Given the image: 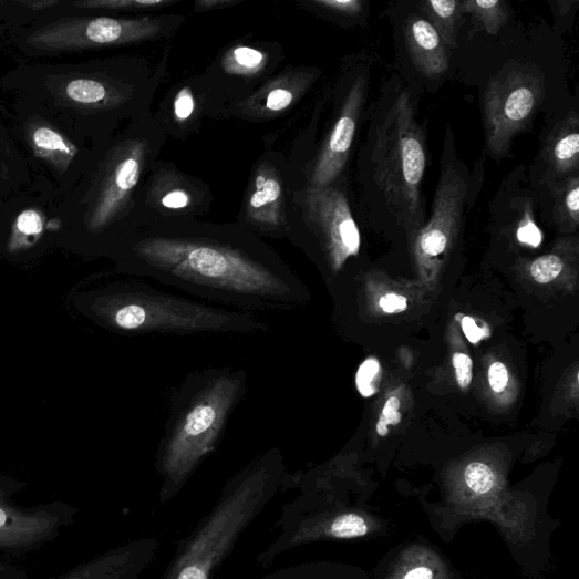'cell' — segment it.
Wrapping results in <instances>:
<instances>
[{"label": "cell", "instance_id": "21", "mask_svg": "<svg viewBox=\"0 0 579 579\" xmlns=\"http://www.w3.org/2000/svg\"><path fill=\"white\" fill-rule=\"evenodd\" d=\"M69 96L80 103H96L107 95L105 87L92 80H75L68 86Z\"/></svg>", "mask_w": 579, "mask_h": 579}, {"label": "cell", "instance_id": "8", "mask_svg": "<svg viewBox=\"0 0 579 579\" xmlns=\"http://www.w3.org/2000/svg\"><path fill=\"white\" fill-rule=\"evenodd\" d=\"M310 236L301 245L333 271L360 249V231L343 192L330 186L308 195Z\"/></svg>", "mask_w": 579, "mask_h": 579}, {"label": "cell", "instance_id": "40", "mask_svg": "<svg viewBox=\"0 0 579 579\" xmlns=\"http://www.w3.org/2000/svg\"><path fill=\"white\" fill-rule=\"evenodd\" d=\"M232 3L228 2V0H223V2H220V0H204V2H199L197 3V9L204 11V10H213L215 8H224V7H229L231 6Z\"/></svg>", "mask_w": 579, "mask_h": 579}, {"label": "cell", "instance_id": "2", "mask_svg": "<svg viewBox=\"0 0 579 579\" xmlns=\"http://www.w3.org/2000/svg\"><path fill=\"white\" fill-rule=\"evenodd\" d=\"M247 392V372L232 366L195 371L172 390L155 458L164 502L179 494L201 463L217 451Z\"/></svg>", "mask_w": 579, "mask_h": 579}, {"label": "cell", "instance_id": "12", "mask_svg": "<svg viewBox=\"0 0 579 579\" xmlns=\"http://www.w3.org/2000/svg\"><path fill=\"white\" fill-rule=\"evenodd\" d=\"M544 161L550 183L562 180L579 173V118L576 112L568 114L552 130L544 148Z\"/></svg>", "mask_w": 579, "mask_h": 579}, {"label": "cell", "instance_id": "18", "mask_svg": "<svg viewBox=\"0 0 579 579\" xmlns=\"http://www.w3.org/2000/svg\"><path fill=\"white\" fill-rule=\"evenodd\" d=\"M554 215L561 226L579 225V174L554 182Z\"/></svg>", "mask_w": 579, "mask_h": 579}, {"label": "cell", "instance_id": "38", "mask_svg": "<svg viewBox=\"0 0 579 579\" xmlns=\"http://www.w3.org/2000/svg\"><path fill=\"white\" fill-rule=\"evenodd\" d=\"M27 573L15 565L0 561V579H25Z\"/></svg>", "mask_w": 579, "mask_h": 579}, {"label": "cell", "instance_id": "29", "mask_svg": "<svg viewBox=\"0 0 579 579\" xmlns=\"http://www.w3.org/2000/svg\"><path fill=\"white\" fill-rule=\"evenodd\" d=\"M456 381L461 389H467L472 381V359L464 353H455L453 356Z\"/></svg>", "mask_w": 579, "mask_h": 579}, {"label": "cell", "instance_id": "33", "mask_svg": "<svg viewBox=\"0 0 579 579\" xmlns=\"http://www.w3.org/2000/svg\"><path fill=\"white\" fill-rule=\"evenodd\" d=\"M489 383L495 393H502L508 384V371L504 363L495 362L489 370Z\"/></svg>", "mask_w": 579, "mask_h": 579}, {"label": "cell", "instance_id": "30", "mask_svg": "<svg viewBox=\"0 0 579 579\" xmlns=\"http://www.w3.org/2000/svg\"><path fill=\"white\" fill-rule=\"evenodd\" d=\"M18 229L23 235H39L43 229L42 219L35 210H24L18 219Z\"/></svg>", "mask_w": 579, "mask_h": 579}, {"label": "cell", "instance_id": "24", "mask_svg": "<svg viewBox=\"0 0 579 579\" xmlns=\"http://www.w3.org/2000/svg\"><path fill=\"white\" fill-rule=\"evenodd\" d=\"M232 63L235 71L252 72L265 63V55L255 49L239 46L232 52Z\"/></svg>", "mask_w": 579, "mask_h": 579}, {"label": "cell", "instance_id": "6", "mask_svg": "<svg viewBox=\"0 0 579 579\" xmlns=\"http://www.w3.org/2000/svg\"><path fill=\"white\" fill-rule=\"evenodd\" d=\"M546 91L545 77L531 64H513L494 76L484 96L489 153L505 156L514 137L534 121Z\"/></svg>", "mask_w": 579, "mask_h": 579}, {"label": "cell", "instance_id": "3", "mask_svg": "<svg viewBox=\"0 0 579 579\" xmlns=\"http://www.w3.org/2000/svg\"><path fill=\"white\" fill-rule=\"evenodd\" d=\"M287 476L279 448L262 453L240 469L178 552L164 579H210L250 523L286 484Z\"/></svg>", "mask_w": 579, "mask_h": 579}, {"label": "cell", "instance_id": "25", "mask_svg": "<svg viewBox=\"0 0 579 579\" xmlns=\"http://www.w3.org/2000/svg\"><path fill=\"white\" fill-rule=\"evenodd\" d=\"M33 139L35 145L48 152H68V145L63 137L54 131L41 127L34 132Z\"/></svg>", "mask_w": 579, "mask_h": 579}, {"label": "cell", "instance_id": "35", "mask_svg": "<svg viewBox=\"0 0 579 579\" xmlns=\"http://www.w3.org/2000/svg\"><path fill=\"white\" fill-rule=\"evenodd\" d=\"M380 306L386 313H397L406 310L407 300L403 296L390 293L381 299Z\"/></svg>", "mask_w": 579, "mask_h": 579}, {"label": "cell", "instance_id": "5", "mask_svg": "<svg viewBox=\"0 0 579 579\" xmlns=\"http://www.w3.org/2000/svg\"><path fill=\"white\" fill-rule=\"evenodd\" d=\"M370 143L373 182L390 214L418 231L424 224L421 187L428 152L425 131L407 91L397 94L376 120Z\"/></svg>", "mask_w": 579, "mask_h": 579}, {"label": "cell", "instance_id": "9", "mask_svg": "<svg viewBox=\"0 0 579 579\" xmlns=\"http://www.w3.org/2000/svg\"><path fill=\"white\" fill-rule=\"evenodd\" d=\"M365 80L360 76L350 89L342 112L316 164L312 189L332 186L345 168L365 100Z\"/></svg>", "mask_w": 579, "mask_h": 579}, {"label": "cell", "instance_id": "31", "mask_svg": "<svg viewBox=\"0 0 579 579\" xmlns=\"http://www.w3.org/2000/svg\"><path fill=\"white\" fill-rule=\"evenodd\" d=\"M194 97L189 89L179 92L175 101V114L179 121L188 120L194 113Z\"/></svg>", "mask_w": 579, "mask_h": 579}, {"label": "cell", "instance_id": "32", "mask_svg": "<svg viewBox=\"0 0 579 579\" xmlns=\"http://www.w3.org/2000/svg\"><path fill=\"white\" fill-rule=\"evenodd\" d=\"M293 101V94L289 90L276 89L267 99V107L271 112L287 110Z\"/></svg>", "mask_w": 579, "mask_h": 579}, {"label": "cell", "instance_id": "26", "mask_svg": "<svg viewBox=\"0 0 579 579\" xmlns=\"http://www.w3.org/2000/svg\"><path fill=\"white\" fill-rule=\"evenodd\" d=\"M400 405L401 402L397 397H391L387 400L378 424V434L381 437H385L389 435L390 426H396L400 424Z\"/></svg>", "mask_w": 579, "mask_h": 579}, {"label": "cell", "instance_id": "37", "mask_svg": "<svg viewBox=\"0 0 579 579\" xmlns=\"http://www.w3.org/2000/svg\"><path fill=\"white\" fill-rule=\"evenodd\" d=\"M463 332L466 337V339L473 343L476 344L480 342V340L484 337L483 330L476 324L475 320L471 318H463L461 322Z\"/></svg>", "mask_w": 579, "mask_h": 579}, {"label": "cell", "instance_id": "7", "mask_svg": "<svg viewBox=\"0 0 579 579\" xmlns=\"http://www.w3.org/2000/svg\"><path fill=\"white\" fill-rule=\"evenodd\" d=\"M20 485L0 482V554L22 556L58 540L76 520L79 510L63 502L21 506Z\"/></svg>", "mask_w": 579, "mask_h": 579}, {"label": "cell", "instance_id": "16", "mask_svg": "<svg viewBox=\"0 0 579 579\" xmlns=\"http://www.w3.org/2000/svg\"><path fill=\"white\" fill-rule=\"evenodd\" d=\"M153 27L148 21H118L114 19H96L89 23L86 37L99 44L115 43L125 40L141 39L151 34Z\"/></svg>", "mask_w": 579, "mask_h": 579}, {"label": "cell", "instance_id": "27", "mask_svg": "<svg viewBox=\"0 0 579 579\" xmlns=\"http://www.w3.org/2000/svg\"><path fill=\"white\" fill-rule=\"evenodd\" d=\"M167 0H123V2L94 3V7L116 10H155L169 6Z\"/></svg>", "mask_w": 579, "mask_h": 579}, {"label": "cell", "instance_id": "36", "mask_svg": "<svg viewBox=\"0 0 579 579\" xmlns=\"http://www.w3.org/2000/svg\"><path fill=\"white\" fill-rule=\"evenodd\" d=\"M189 196L183 190H174L168 193L163 198V205L167 208L179 209L185 208L189 204Z\"/></svg>", "mask_w": 579, "mask_h": 579}, {"label": "cell", "instance_id": "1", "mask_svg": "<svg viewBox=\"0 0 579 579\" xmlns=\"http://www.w3.org/2000/svg\"><path fill=\"white\" fill-rule=\"evenodd\" d=\"M123 266L190 298L255 314L289 313L310 292L282 257L235 229L152 226L128 236Z\"/></svg>", "mask_w": 579, "mask_h": 579}, {"label": "cell", "instance_id": "28", "mask_svg": "<svg viewBox=\"0 0 579 579\" xmlns=\"http://www.w3.org/2000/svg\"><path fill=\"white\" fill-rule=\"evenodd\" d=\"M316 4L348 17L360 14L363 8V3L360 0H318Z\"/></svg>", "mask_w": 579, "mask_h": 579}, {"label": "cell", "instance_id": "39", "mask_svg": "<svg viewBox=\"0 0 579 579\" xmlns=\"http://www.w3.org/2000/svg\"><path fill=\"white\" fill-rule=\"evenodd\" d=\"M434 573L433 571L427 567H417L412 570H410L404 579H433Z\"/></svg>", "mask_w": 579, "mask_h": 579}, {"label": "cell", "instance_id": "13", "mask_svg": "<svg viewBox=\"0 0 579 579\" xmlns=\"http://www.w3.org/2000/svg\"><path fill=\"white\" fill-rule=\"evenodd\" d=\"M142 149L135 147L116 167L112 182L99 205L96 220L105 223L116 213L124 198L136 187L142 170Z\"/></svg>", "mask_w": 579, "mask_h": 579}, {"label": "cell", "instance_id": "22", "mask_svg": "<svg viewBox=\"0 0 579 579\" xmlns=\"http://www.w3.org/2000/svg\"><path fill=\"white\" fill-rule=\"evenodd\" d=\"M564 270V260L560 256L545 255L534 261L531 275L539 283H549L556 280Z\"/></svg>", "mask_w": 579, "mask_h": 579}, {"label": "cell", "instance_id": "23", "mask_svg": "<svg viewBox=\"0 0 579 579\" xmlns=\"http://www.w3.org/2000/svg\"><path fill=\"white\" fill-rule=\"evenodd\" d=\"M381 372V364L375 358L366 359L359 368L356 387L363 397L376 393L375 381Z\"/></svg>", "mask_w": 579, "mask_h": 579}, {"label": "cell", "instance_id": "19", "mask_svg": "<svg viewBox=\"0 0 579 579\" xmlns=\"http://www.w3.org/2000/svg\"><path fill=\"white\" fill-rule=\"evenodd\" d=\"M467 487L476 494L485 495L493 490L496 484L493 469L484 463H471L464 473Z\"/></svg>", "mask_w": 579, "mask_h": 579}, {"label": "cell", "instance_id": "20", "mask_svg": "<svg viewBox=\"0 0 579 579\" xmlns=\"http://www.w3.org/2000/svg\"><path fill=\"white\" fill-rule=\"evenodd\" d=\"M329 534L338 539L359 538L368 534V525L356 514H344L333 520Z\"/></svg>", "mask_w": 579, "mask_h": 579}, {"label": "cell", "instance_id": "4", "mask_svg": "<svg viewBox=\"0 0 579 579\" xmlns=\"http://www.w3.org/2000/svg\"><path fill=\"white\" fill-rule=\"evenodd\" d=\"M107 300L108 324L132 335H256L270 332L262 316L172 293L148 282L120 287Z\"/></svg>", "mask_w": 579, "mask_h": 579}, {"label": "cell", "instance_id": "11", "mask_svg": "<svg viewBox=\"0 0 579 579\" xmlns=\"http://www.w3.org/2000/svg\"><path fill=\"white\" fill-rule=\"evenodd\" d=\"M404 38L409 55L421 74L435 79L448 71L447 48L426 19L410 17Z\"/></svg>", "mask_w": 579, "mask_h": 579}, {"label": "cell", "instance_id": "17", "mask_svg": "<svg viewBox=\"0 0 579 579\" xmlns=\"http://www.w3.org/2000/svg\"><path fill=\"white\" fill-rule=\"evenodd\" d=\"M462 8L479 30L490 35H497L509 18L503 0H462Z\"/></svg>", "mask_w": 579, "mask_h": 579}, {"label": "cell", "instance_id": "14", "mask_svg": "<svg viewBox=\"0 0 579 579\" xmlns=\"http://www.w3.org/2000/svg\"><path fill=\"white\" fill-rule=\"evenodd\" d=\"M281 198L282 187L277 178L258 176L249 196V219L265 231L278 232L282 226L279 214Z\"/></svg>", "mask_w": 579, "mask_h": 579}, {"label": "cell", "instance_id": "15", "mask_svg": "<svg viewBox=\"0 0 579 579\" xmlns=\"http://www.w3.org/2000/svg\"><path fill=\"white\" fill-rule=\"evenodd\" d=\"M420 8L445 46L455 49L464 15L462 2L459 0H426V2L420 3Z\"/></svg>", "mask_w": 579, "mask_h": 579}, {"label": "cell", "instance_id": "34", "mask_svg": "<svg viewBox=\"0 0 579 579\" xmlns=\"http://www.w3.org/2000/svg\"><path fill=\"white\" fill-rule=\"evenodd\" d=\"M518 240L533 247H538L542 241V235L534 223L520 227L517 234Z\"/></svg>", "mask_w": 579, "mask_h": 579}, {"label": "cell", "instance_id": "10", "mask_svg": "<svg viewBox=\"0 0 579 579\" xmlns=\"http://www.w3.org/2000/svg\"><path fill=\"white\" fill-rule=\"evenodd\" d=\"M159 547L156 540H141L117 547L81 562L52 579H136L151 564Z\"/></svg>", "mask_w": 579, "mask_h": 579}]
</instances>
